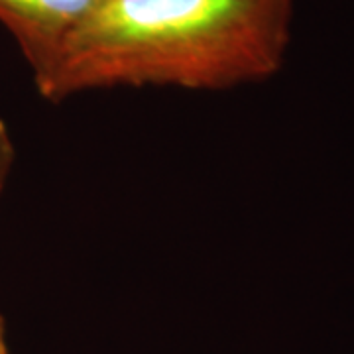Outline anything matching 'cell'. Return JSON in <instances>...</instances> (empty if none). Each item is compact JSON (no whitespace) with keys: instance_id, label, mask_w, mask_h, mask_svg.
<instances>
[{"instance_id":"obj_1","label":"cell","mask_w":354,"mask_h":354,"mask_svg":"<svg viewBox=\"0 0 354 354\" xmlns=\"http://www.w3.org/2000/svg\"><path fill=\"white\" fill-rule=\"evenodd\" d=\"M295 0H101L39 75L59 102L88 91H227L283 67Z\"/></svg>"},{"instance_id":"obj_2","label":"cell","mask_w":354,"mask_h":354,"mask_svg":"<svg viewBox=\"0 0 354 354\" xmlns=\"http://www.w3.org/2000/svg\"><path fill=\"white\" fill-rule=\"evenodd\" d=\"M101 0H0V24L39 75Z\"/></svg>"},{"instance_id":"obj_3","label":"cell","mask_w":354,"mask_h":354,"mask_svg":"<svg viewBox=\"0 0 354 354\" xmlns=\"http://www.w3.org/2000/svg\"><path fill=\"white\" fill-rule=\"evenodd\" d=\"M14 160H16V150H14L12 136H10V130L6 127V122L0 118V191L6 185V179L10 176Z\"/></svg>"},{"instance_id":"obj_4","label":"cell","mask_w":354,"mask_h":354,"mask_svg":"<svg viewBox=\"0 0 354 354\" xmlns=\"http://www.w3.org/2000/svg\"><path fill=\"white\" fill-rule=\"evenodd\" d=\"M0 354H10L8 337H6V323H4V317L2 315H0Z\"/></svg>"}]
</instances>
